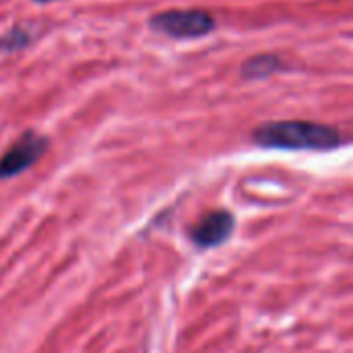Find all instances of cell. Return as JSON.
Segmentation results:
<instances>
[{"instance_id": "obj_4", "label": "cell", "mask_w": 353, "mask_h": 353, "mask_svg": "<svg viewBox=\"0 0 353 353\" xmlns=\"http://www.w3.org/2000/svg\"><path fill=\"white\" fill-rule=\"evenodd\" d=\"M236 228L234 215L228 211H213L209 215H205L190 232V238L194 240V244L203 246V248H213L223 244L232 232Z\"/></svg>"}, {"instance_id": "obj_3", "label": "cell", "mask_w": 353, "mask_h": 353, "mask_svg": "<svg viewBox=\"0 0 353 353\" xmlns=\"http://www.w3.org/2000/svg\"><path fill=\"white\" fill-rule=\"evenodd\" d=\"M50 141L35 130H27L2 157H0V180L12 178L29 170L48 151Z\"/></svg>"}, {"instance_id": "obj_6", "label": "cell", "mask_w": 353, "mask_h": 353, "mask_svg": "<svg viewBox=\"0 0 353 353\" xmlns=\"http://www.w3.org/2000/svg\"><path fill=\"white\" fill-rule=\"evenodd\" d=\"M31 41H33L31 29H27L23 25H14L6 33L0 35V54H10V52H17V50H25Z\"/></svg>"}, {"instance_id": "obj_7", "label": "cell", "mask_w": 353, "mask_h": 353, "mask_svg": "<svg viewBox=\"0 0 353 353\" xmlns=\"http://www.w3.org/2000/svg\"><path fill=\"white\" fill-rule=\"evenodd\" d=\"M33 2H39V4H46V2H56V0H33Z\"/></svg>"}, {"instance_id": "obj_5", "label": "cell", "mask_w": 353, "mask_h": 353, "mask_svg": "<svg viewBox=\"0 0 353 353\" xmlns=\"http://www.w3.org/2000/svg\"><path fill=\"white\" fill-rule=\"evenodd\" d=\"M283 68V60L275 54H259L244 62L242 77L244 79H265Z\"/></svg>"}, {"instance_id": "obj_1", "label": "cell", "mask_w": 353, "mask_h": 353, "mask_svg": "<svg viewBox=\"0 0 353 353\" xmlns=\"http://www.w3.org/2000/svg\"><path fill=\"white\" fill-rule=\"evenodd\" d=\"M252 141L267 149L323 151L337 147L343 137L337 128L310 120H277L254 128Z\"/></svg>"}, {"instance_id": "obj_2", "label": "cell", "mask_w": 353, "mask_h": 353, "mask_svg": "<svg viewBox=\"0 0 353 353\" xmlns=\"http://www.w3.org/2000/svg\"><path fill=\"white\" fill-rule=\"evenodd\" d=\"M215 17L203 8H170L149 19V27L153 31L174 39L205 37L215 29Z\"/></svg>"}]
</instances>
